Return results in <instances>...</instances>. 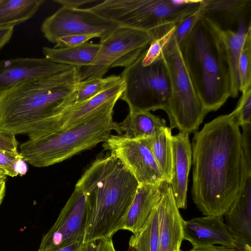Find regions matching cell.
<instances>
[{"instance_id":"obj_1","label":"cell","mask_w":251,"mask_h":251,"mask_svg":"<svg viewBox=\"0 0 251 251\" xmlns=\"http://www.w3.org/2000/svg\"><path fill=\"white\" fill-rule=\"evenodd\" d=\"M193 201L205 216H223L239 194L245 160L235 112L221 115L194 133Z\"/></svg>"},{"instance_id":"obj_2","label":"cell","mask_w":251,"mask_h":251,"mask_svg":"<svg viewBox=\"0 0 251 251\" xmlns=\"http://www.w3.org/2000/svg\"><path fill=\"white\" fill-rule=\"evenodd\" d=\"M72 66L0 93V130L34 139L57 130L59 119L75 103L81 69Z\"/></svg>"},{"instance_id":"obj_3","label":"cell","mask_w":251,"mask_h":251,"mask_svg":"<svg viewBox=\"0 0 251 251\" xmlns=\"http://www.w3.org/2000/svg\"><path fill=\"white\" fill-rule=\"evenodd\" d=\"M138 185L133 176L110 152L90 165L75 187L85 199L84 243L112 238L121 229Z\"/></svg>"},{"instance_id":"obj_4","label":"cell","mask_w":251,"mask_h":251,"mask_svg":"<svg viewBox=\"0 0 251 251\" xmlns=\"http://www.w3.org/2000/svg\"><path fill=\"white\" fill-rule=\"evenodd\" d=\"M179 48L205 111H217L230 97L231 82L226 53L216 30L200 17Z\"/></svg>"},{"instance_id":"obj_5","label":"cell","mask_w":251,"mask_h":251,"mask_svg":"<svg viewBox=\"0 0 251 251\" xmlns=\"http://www.w3.org/2000/svg\"><path fill=\"white\" fill-rule=\"evenodd\" d=\"M121 95L106 101L75 126L23 142L19 151L23 160L35 167H46L104 142L113 130L123 135L113 119L114 107Z\"/></svg>"},{"instance_id":"obj_6","label":"cell","mask_w":251,"mask_h":251,"mask_svg":"<svg viewBox=\"0 0 251 251\" xmlns=\"http://www.w3.org/2000/svg\"><path fill=\"white\" fill-rule=\"evenodd\" d=\"M202 0H105L91 8L122 26L150 32L176 25L200 7Z\"/></svg>"},{"instance_id":"obj_7","label":"cell","mask_w":251,"mask_h":251,"mask_svg":"<svg viewBox=\"0 0 251 251\" xmlns=\"http://www.w3.org/2000/svg\"><path fill=\"white\" fill-rule=\"evenodd\" d=\"M161 55L169 74L171 96L164 109L170 125L189 135L198 131L207 114L191 80L181 57L174 32L163 47Z\"/></svg>"},{"instance_id":"obj_8","label":"cell","mask_w":251,"mask_h":251,"mask_svg":"<svg viewBox=\"0 0 251 251\" xmlns=\"http://www.w3.org/2000/svg\"><path fill=\"white\" fill-rule=\"evenodd\" d=\"M147 48L121 73L125 89L120 99L129 111L164 110L170 98V76L162 55L149 65H142Z\"/></svg>"},{"instance_id":"obj_9","label":"cell","mask_w":251,"mask_h":251,"mask_svg":"<svg viewBox=\"0 0 251 251\" xmlns=\"http://www.w3.org/2000/svg\"><path fill=\"white\" fill-rule=\"evenodd\" d=\"M152 39L150 32L120 26L105 39L92 63L81 69L80 81L102 78L113 67L132 64Z\"/></svg>"},{"instance_id":"obj_10","label":"cell","mask_w":251,"mask_h":251,"mask_svg":"<svg viewBox=\"0 0 251 251\" xmlns=\"http://www.w3.org/2000/svg\"><path fill=\"white\" fill-rule=\"evenodd\" d=\"M120 26L117 23L97 14L90 8L62 7L44 20L41 30L49 41L56 43L60 37L83 34H97L101 41Z\"/></svg>"},{"instance_id":"obj_11","label":"cell","mask_w":251,"mask_h":251,"mask_svg":"<svg viewBox=\"0 0 251 251\" xmlns=\"http://www.w3.org/2000/svg\"><path fill=\"white\" fill-rule=\"evenodd\" d=\"M102 146L122 162L139 184L160 185L165 181L143 139L111 135Z\"/></svg>"},{"instance_id":"obj_12","label":"cell","mask_w":251,"mask_h":251,"mask_svg":"<svg viewBox=\"0 0 251 251\" xmlns=\"http://www.w3.org/2000/svg\"><path fill=\"white\" fill-rule=\"evenodd\" d=\"M86 223L85 196L75 188L56 222L43 237L38 251H52L83 241Z\"/></svg>"},{"instance_id":"obj_13","label":"cell","mask_w":251,"mask_h":251,"mask_svg":"<svg viewBox=\"0 0 251 251\" xmlns=\"http://www.w3.org/2000/svg\"><path fill=\"white\" fill-rule=\"evenodd\" d=\"M73 66L46 57H18L0 61V93L17 85L62 72Z\"/></svg>"},{"instance_id":"obj_14","label":"cell","mask_w":251,"mask_h":251,"mask_svg":"<svg viewBox=\"0 0 251 251\" xmlns=\"http://www.w3.org/2000/svg\"><path fill=\"white\" fill-rule=\"evenodd\" d=\"M183 240L189 241L193 247L213 245L238 247L237 240L224 222L223 216H219L184 220Z\"/></svg>"},{"instance_id":"obj_15","label":"cell","mask_w":251,"mask_h":251,"mask_svg":"<svg viewBox=\"0 0 251 251\" xmlns=\"http://www.w3.org/2000/svg\"><path fill=\"white\" fill-rule=\"evenodd\" d=\"M159 221V251H176L183 240V223L170 184L164 182L156 205Z\"/></svg>"},{"instance_id":"obj_16","label":"cell","mask_w":251,"mask_h":251,"mask_svg":"<svg viewBox=\"0 0 251 251\" xmlns=\"http://www.w3.org/2000/svg\"><path fill=\"white\" fill-rule=\"evenodd\" d=\"M251 0H202L200 17L222 30L236 31L251 24Z\"/></svg>"},{"instance_id":"obj_17","label":"cell","mask_w":251,"mask_h":251,"mask_svg":"<svg viewBox=\"0 0 251 251\" xmlns=\"http://www.w3.org/2000/svg\"><path fill=\"white\" fill-rule=\"evenodd\" d=\"M224 216L225 224L238 242L237 248L245 244L251 246V168L246 163L242 188Z\"/></svg>"},{"instance_id":"obj_18","label":"cell","mask_w":251,"mask_h":251,"mask_svg":"<svg viewBox=\"0 0 251 251\" xmlns=\"http://www.w3.org/2000/svg\"><path fill=\"white\" fill-rule=\"evenodd\" d=\"M172 176L170 185L178 209L187 207V192L192 152L189 135L179 132L172 135Z\"/></svg>"},{"instance_id":"obj_19","label":"cell","mask_w":251,"mask_h":251,"mask_svg":"<svg viewBox=\"0 0 251 251\" xmlns=\"http://www.w3.org/2000/svg\"><path fill=\"white\" fill-rule=\"evenodd\" d=\"M165 182L160 185L139 184L121 229L129 230L134 234L143 228L161 198Z\"/></svg>"},{"instance_id":"obj_20","label":"cell","mask_w":251,"mask_h":251,"mask_svg":"<svg viewBox=\"0 0 251 251\" xmlns=\"http://www.w3.org/2000/svg\"><path fill=\"white\" fill-rule=\"evenodd\" d=\"M124 89L125 84L122 80L83 102L74 104L59 119L57 131L71 128L83 122L106 101L122 94Z\"/></svg>"},{"instance_id":"obj_21","label":"cell","mask_w":251,"mask_h":251,"mask_svg":"<svg viewBox=\"0 0 251 251\" xmlns=\"http://www.w3.org/2000/svg\"><path fill=\"white\" fill-rule=\"evenodd\" d=\"M211 24L216 30L226 53L230 75V97L236 98L240 91L239 58L248 28L251 24L249 25L243 24L236 31H232L220 29L212 23Z\"/></svg>"},{"instance_id":"obj_22","label":"cell","mask_w":251,"mask_h":251,"mask_svg":"<svg viewBox=\"0 0 251 251\" xmlns=\"http://www.w3.org/2000/svg\"><path fill=\"white\" fill-rule=\"evenodd\" d=\"M99 48V44L87 42L79 46L70 48L44 47L42 48V52L45 57L54 62L82 68L92 64Z\"/></svg>"},{"instance_id":"obj_23","label":"cell","mask_w":251,"mask_h":251,"mask_svg":"<svg viewBox=\"0 0 251 251\" xmlns=\"http://www.w3.org/2000/svg\"><path fill=\"white\" fill-rule=\"evenodd\" d=\"M119 126L122 133L124 132L123 135L132 139H143L166 126V121L150 111H129Z\"/></svg>"},{"instance_id":"obj_24","label":"cell","mask_w":251,"mask_h":251,"mask_svg":"<svg viewBox=\"0 0 251 251\" xmlns=\"http://www.w3.org/2000/svg\"><path fill=\"white\" fill-rule=\"evenodd\" d=\"M172 137L171 130L166 126L152 135L143 138L150 149L165 181L169 184L172 176Z\"/></svg>"},{"instance_id":"obj_25","label":"cell","mask_w":251,"mask_h":251,"mask_svg":"<svg viewBox=\"0 0 251 251\" xmlns=\"http://www.w3.org/2000/svg\"><path fill=\"white\" fill-rule=\"evenodd\" d=\"M45 0H0V27L15 26L32 17Z\"/></svg>"},{"instance_id":"obj_26","label":"cell","mask_w":251,"mask_h":251,"mask_svg":"<svg viewBox=\"0 0 251 251\" xmlns=\"http://www.w3.org/2000/svg\"><path fill=\"white\" fill-rule=\"evenodd\" d=\"M129 247L135 251H159V221L156 205L143 228L130 237Z\"/></svg>"},{"instance_id":"obj_27","label":"cell","mask_w":251,"mask_h":251,"mask_svg":"<svg viewBox=\"0 0 251 251\" xmlns=\"http://www.w3.org/2000/svg\"><path fill=\"white\" fill-rule=\"evenodd\" d=\"M122 80L121 76L112 75L80 81L77 86L75 104L83 102Z\"/></svg>"},{"instance_id":"obj_28","label":"cell","mask_w":251,"mask_h":251,"mask_svg":"<svg viewBox=\"0 0 251 251\" xmlns=\"http://www.w3.org/2000/svg\"><path fill=\"white\" fill-rule=\"evenodd\" d=\"M239 91L251 88V25L248 28L239 61Z\"/></svg>"},{"instance_id":"obj_29","label":"cell","mask_w":251,"mask_h":251,"mask_svg":"<svg viewBox=\"0 0 251 251\" xmlns=\"http://www.w3.org/2000/svg\"><path fill=\"white\" fill-rule=\"evenodd\" d=\"M25 162L19 151L10 152L0 150V169L7 176L15 177L18 175H24L27 172Z\"/></svg>"},{"instance_id":"obj_30","label":"cell","mask_w":251,"mask_h":251,"mask_svg":"<svg viewBox=\"0 0 251 251\" xmlns=\"http://www.w3.org/2000/svg\"><path fill=\"white\" fill-rule=\"evenodd\" d=\"M175 29L176 25L163 34L152 38L143 59V66L151 64L161 56L163 47L170 39Z\"/></svg>"},{"instance_id":"obj_31","label":"cell","mask_w":251,"mask_h":251,"mask_svg":"<svg viewBox=\"0 0 251 251\" xmlns=\"http://www.w3.org/2000/svg\"><path fill=\"white\" fill-rule=\"evenodd\" d=\"M242 94L237 106L234 110L239 126L251 123V88Z\"/></svg>"},{"instance_id":"obj_32","label":"cell","mask_w":251,"mask_h":251,"mask_svg":"<svg viewBox=\"0 0 251 251\" xmlns=\"http://www.w3.org/2000/svg\"><path fill=\"white\" fill-rule=\"evenodd\" d=\"M200 7L194 13L184 18L176 25L174 34L178 46L181 45L200 18Z\"/></svg>"},{"instance_id":"obj_33","label":"cell","mask_w":251,"mask_h":251,"mask_svg":"<svg viewBox=\"0 0 251 251\" xmlns=\"http://www.w3.org/2000/svg\"><path fill=\"white\" fill-rule=\"evenodd\" d=\"M98 37L97 34H83L63 36L59 38L55 43L54 48L73 47L82 45L92 38Z\"/></svg>"},{"instance_id":"obj_34","label":"cell","mask_w":251,"mask_h":251,"mask_svg":"<svg viewBox=\"0 0 251 251\" xmlns=\"http://www.w3.org/2000/svg\"><path fill=\"white\" fill-rule=\"evenodd\" d=\"M241 146L247 165L251 168V123L241 126Z\"/></svg>"},{"instance_id":"obj_35","label":"cell","mask_w":251,"mask_h":251,"mask_svg":"<svg viewBox=\"0 0 251 251\" xmlns=\"http://www.w3.org/2000/svg\"><path fill=\"white\" fill-rule=\"evenodd\" d=\"M18 145L16 135L0 130V150L17 152Z\"/></svg>"},{"instance_id":"obj_36","label":"cell","mask_w":251,"mask_h":251,"mask_svg":"<svg viewBox=\"0 0 251 251\" xmlns=\"http://www.w3.org/2000/svg\"><path fill=\"white\" fill-rule=\"evenodd\" d=\"M53 1L62 5V7L72 9H78L81 6L86 3L97 1L95 0H54Z\"/></svg>"},{"instance_id":"obj_37","label":"cell","mask_w":251,"mask_h":251,"mask_svg":"<svg viewBox=\"0 0 251 251\" xmlns=\"http://www.w3.org/2000/svg\"><path fill=\"white\" fill-rule=\"evenodd\" d=\"M189 251H242L237 248H232L221 245L199 246L193 247Z\"/></svg>"},{"instance_id":"obj_38","label":"cell","mask_w":251,"mask_h":251,"mask_svg":"<svg viewBox=\"0 0 251 251\" xmlns=\"http://www.w3.org/2000/svg\"><path fill=\"white\" fill-rule=\"evenodd\" d=\"M14 26L0 27V50L8 43L12 36Z\"/></svg>"},{"instance_id":"obj_39","label":"cell","mask_w":251,"mask_h":251,"mask_svg":"<svg viewBox=\"0 0 251 251\" xmlns=\"http://www.w3.org/2000/svg\"><path fill=\"white\" fill-rule=\"evenodd\" d=\"M103 240H98L85 243L83 251H100L102 245Z\"/></svg>"},{"instance_id":"obj_40","label":"cell","mask_w":251,"mask_h":251,"mask_svg":"<svg viewBox=\"0 0 251 251\" xmlns=\"http://www.w3.org/2000/svg\"><path fill=\"white\" fill-rule=\"evenodd\" d=\"M85 243L78 241L66 247L52 251H83Z\"/></svg>"},{"instance_id":"obj_41","label":"cell","mask_w":251,"mask_h":251,"mask_svg":"<svg viewBox=\"0 0 251 251\" xmlns=\"http://www.w3.org/2000/svg\"><path fill=\"white\" fill-rule=\"evenodd\" d=\"M100 251H116L112 238L103 240V242Z\"/></svg>"},{"instance_id":"obj_42","label":"cell","mask_w":251,"mask_h":251,"mask_svg":"<svg viewBox=\"0 0 251 251\" xmlns=\"http://www.w3.org/2000/svg\"><path fill=\"white\" fill-rule=\"evenodd\" d=\"M6 184L5 180L0 181V205L5 195Z\"/></svg>"},{"instance_id":"obj_43","label":"cell","mask_w":251,"mask_h":251,"mask_svg":"<svg viewBox=\"0 0 251 251\" xmlns=\"http://www.w3.org/2000/svg\"><path fill=\"white\" fill-rule=\"evenodd\" d=\"M242 251H251V246L245 244L241 249Z\"/></svg>"},{"instance_id":"obj_44","label":"cell","mask_w":251,"mask_h":251,"mask_svg":"<svg viewBox=\"0 0 251 251\" xmlns=\"http://www.w3.org/2000/svg\"><path fill=\"white\" fill-rule=\"evenodd\" d=\"M6 177V176H5L4 175L0 174V181L5 180Z\"/></svg>"},{"instance_id":"obj_45","label":"cell","mask_w":251,"mask_h":251,"mask_svg":"<svg viewBox=\"0 0 251 251\" xmlns=\"http://www.w3.org/2000/svg\"><path fill=\"white\" fill-rule=\"evenodd\" d=\"M127 251H135V250L132 248L131 247H129L128 250H127Z\"/></svg>"},{"instance_id":"obj_46","label":"cell","mask_w":251,"mask_h":251,"mask_svg":"<svg viewBox=\"0 0 251 251\" xmlns=\"http://www.w3.org/2000/svg\"><path fill=\"white\" fill-rule=\"evenodd\" d=\"M176 251H182L180 250V249H179L177 250Z\"/></svg>"}]
</instances>
